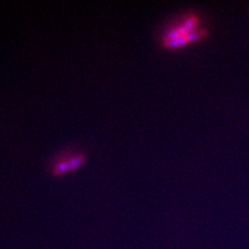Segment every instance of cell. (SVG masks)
I'll list each match as a JSON object with an SVG mask.
<instances>
[{"label": "cell", "mask_w": 249, "mask_h": 249, "mask_svg": "<svg viewBox=\"0 0 249 249\" xmlns=\"http://www.w3.org/2000/svg\"><path fill=\"white\" fill-rule=\"evenodd\" d=\"M209 36V31L206 28H197L195 31L182 36L174 41L163 44L162 46L167 50H176L190 44H195L206 39Z\"/></svg>", "instance_id": "3957f363"}, {"label": "cell", "mask_w": 249, "mask_h": 249, "mask_svg": "<svg viewBox=\"0 0 249 249\" xmlns=\"http://www.w3.org/2000/svg\"><path fill=\"white\" fill-rule=\"evenodd\" d=\"M200 22V17L196 14H190L184 18L181 23L167 30L161 37V45L174 41L182 36L195 31Z\"/></svg>", "instance_id": "7a4b0ae2"}, {"label": "cell", "mask_w": 249, "mask_h": 249, "mask_svg": "<svg viewBox=\"0 0 249 249\" xmlns=\"http://www.w3.org/2000/svg\"><path fill=\"white\" fill-rule=\"evenodd\" d=\"M88 160L85 149L78 144H71L53 154L46 163V171L54 178H62L82 169Z\"/></svg>", "instance_id": "6da1fadb"}]
</instances>
